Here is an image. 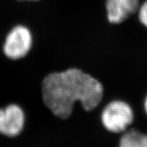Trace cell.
Segmentation results:
<instances>
[{"mask_svg": "<svg viewBox=\"0 0 147 147\" xmlns=\"http://www.w3.org/2000/svg\"><path fill=\"white\" fill-rule=\"evenodd\" d=\"M140 5V0H105L108 21L113 24L121 23L138 12Z\"/></svg>", "mask_w": 147, "mask_h": 147, "instance_id": "5b68a950", "label": "cell"}, {"mask_svg": "<svg viewBox=\"0 0 147 147\" xmlns=\"http://www.w3.org/2000/svg\"><path fill=\"white\" fill-rule=\"evenodd\" d=\"M144 110H145L146 114V115H147V96H146L145 100H144Z\"/></svg>", "mask_w": 147, "mask_h": 147, "instance_id": "ba28073f", "label": "cell"}, {"mask_svg": "<svg viewBox=\"0 0 147 147\" xmlns=\"http://www.w3.org/2000/svg\"><path fill=\"white\" fill-rule=\"evenodd\" d=\"M25 114L22 108L16 104H11L0 108V134L14 138L23 130Z\"/></svg>", "mask_w": 147, "mask_h": 147, "instance_id": "277c9868", "label": "cell"}, {"mask_svg": "<svg viewBox=\"0 0 147 147\" xmlns=\"http://www.w3.org/2000/svg\"><path fill=\"white\" fill-rule=\"evenodd\" d=\"M17 1H20V2H37V1H40V0H17Z\"/></svg>", "mask_w": 147, "mask_h": 147, "instance_id": "9c48e42d", "label": "cell"}, {"mask_svg": "<svg viewBox=\"0 0 147 147\" xmlns=\"http://www.w3.org/2000/svg\"><path fill=\"white\" fill-rule=\"evenodd\" d=\"M138 13L140 23L147 28V0H144L140 4Z\"/></svg>", "mask_w": 147, "mask_h": 147, "instance_id": "52a82bcc", "label": "cell"}, {"mask_svg": "<svg viewBox=\"0 0 147 147\" xmlns=\"http://www.w3.org/2000/svg\"><path fill=\"white\" fill-rule=\"evenodd\" d=\"M134 112L128 103L121 100L108 103L101 114L105 129L112 133H121L127 130L134 121Z\"/></svg>", "mask_w": 147, "mask_h": 147, "instance_id": "7a4b0ae2", "label": "cell"}, {"mask_svg": "<svg viewBox=\"0 0 147 147\" xmlns=\"http://www.w3.org/2000/svg\"><path fill=\"white\" fill-rule=\"evenodd\" d=\"M32 43V34L26 26H15L6 36L3 45L4 54L12 60L24 58L28 54Z\"/></svg>", "mask_w": 147, "mask_h": 147, "instance_id": "3957f363", "label": "cell"}, {"mask_svg": "<svg viewBox=\"0 0 147 147\" xmlns=\"http://www.w3.org/2000/svg\"><path fill=\"white\" fill-rule=\"evenodd\" d=\"M118 147H147V134L136 129L127 131L120 138Z\"/></svg>", "mask_w": 147, "mask_h": 147, "instance_id": "8992f818", "label": "cell"}, {"mask_svg": "<svg viewBox=\"0 0 147 147\" xmlns=\"http://www.w3.org/2000/svg\"><path fill=\"white\" fill-rule=\"evenodd\" d=\"M103 93L102 84L96 78L77 68L50 73L42 82L43 102L61 119L69 117L76 102L84 110H93L102 101Z\"/></svg>", "mask_w": 147, "mask_h": 147, "instance_id": "6da1fadb", "label": "cell"}]
</instances>
